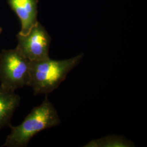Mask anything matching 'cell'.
<instances>
[{"mask_svg":"<svg viewBox=\"0 0 147 147\" xmlns=\"http://www.w3.org/2000/svg\"><path fill=\"white\" fill-rule=\"evenodd\" d=\"M60 123L58 113L46 94L42 103L34 107L20 124L10 126L11 133L2 147H27L38 132L57 126Z\"/></svg>","mask_w":147,"mask_h":147,"instance_id":"obj_1","label":"cell"},{"mask_svg":"<svg viewBox=\"0 0 147 147\" xmlns=\"http://www.w3.org/2000/svg\"><path fill=\"white\" fill-rule=\"evenodd\" d=\"M84 56L81 53L72 58L63 60H53L50 58L30 62L28 86L33 94H48L57 89L75 68Z\"/></svg>","mask_w":147,"mask_h":147,"instance_id":"obj_2","label":"cell"},{"mask_svg":"<svg viewBox=\"0 0 147 147\" xmlns=\"http://www.w3.org/2000/svg\"><path fill=\"white\" fill-rule=\"evenodd\" d=\"M0 53V86L10 92L28 86L30 61L16 48Z\"/></svg>","mask_w":147,"mask_h":147,"instance_id":"obj_3","label":"cell"},{"mask_svg":"<svg viewBox=\"0 0 147 147\" xmlns=\"http://www.w3.org/2000/svg\"><path fill=\"white\" fill-rule=\"evenodd\" d=\"M16 47L29 61H37L50 58L49 49L51 38L45 28L38 22L25 35L18 33Z\"/></svg>","mask_w":147,"mask_h":147,"instance_id":"obj_4","label":"cell"},{"mask_svg":"<svg viewBox=\"0 0 147 147\" xmlns=\"http://www.w3.org/2000/svg\"><path fill=\"white\" fill-rule=\"evenodd\" d=\"M11 9L20 19L21 30L19 33L25 35L38 22V0H7Z\"/></svg>","mask_w":147,"mask_h":147,"instance_id":"obj_5","label":"cell"},{"mask_svg":"<svg viewBox=\"0 0 147 147\" xmlns=\"http://www.w3.org/2000/svg\"><path fill=\"white\" fill-rule=\"evenodd\" d=\"M20 101V96L15 92L7 90L0 86V131L11 125V118Z\"/></svg>","mask_w":147,"mask_h":147,"instance_id":"obj_6","label":"cell"},{"mask_svg":"<svg viewBox=\"0 0 147 147\" xmlns=\"http://www.w3.org/2000/svg\"><path fill=\"white\" fill-rule=\"evenodd\" d=\"M134 144L123 137L109 136L104 138L92 140L85 147H132Z\"/></svg>","mask_w":147,"mask_h":147,"instance_id":"obj_7","label":"cell"},{"mask_svg":"<svg viewBox=\"0 0 147 147\" xmlns=\"http://www.w3.org/2000/svg\"><path fill=\"white\" fill-rule=\"evenodd\" d=\"M2 32V27H1L0 26V34H1Z\"/></svg>","mask_w":147,"mask_h":147,"instance_id":"obj_8","label":"cell"},{"mask_svg":"<svg viewBox=\"0 0 147 147\" xmlns=\"http://www.w3.org/2000/svg\"></svg>","mask_w":147,"mask_h":147,"instance_id":"obj_9","label":"cell"}]
</instances>
